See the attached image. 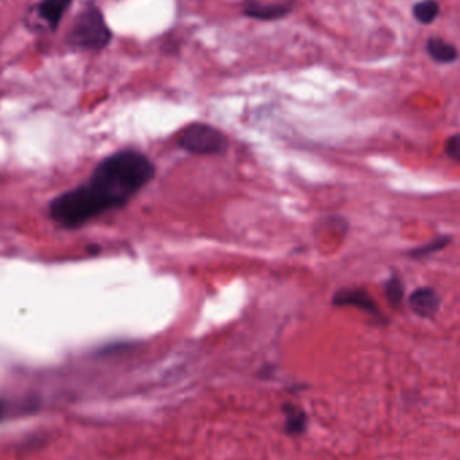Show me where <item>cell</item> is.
<instances>
[{
  "label": "cell",
  "mask_w": 460,
  "mask_h": 460,
  "mask_svg": "<svg viewBox=\"0 0 460 460\" xmlns=\"http://www.w3.org/2000/svg\"><path fill=\"white\" fill-rule=\"evenodd\" d=\"M155 176V164L142 151L121 150L103 159L91 178L58 196L50 217L65 228H79L108 211L124 206Z\"/></svg>",
  "instance_id": "6da1fadb"
},
{
  "label": "cell",
  "mask_w": 460,
  "mask_h": 460,
  "mask_svg": "<svg viewBox=\"0 0 460 460\" xmlns=\"http://www.w3.org/2000/svg\"><path fill=\"white\" fill-rule=\"evenodd\" d=\"M112 40L104 13L93 4L82 9L66 33V46L73 52H101Z\"/></svg>",
  "instance_id": "7a4b0ae2"
},
{
  "label": "cell",
  "mask_w": 460,
  "mask_h": 460,
  "mask_svg": "<svg viewBox=\"0 0 460 460\" xmlns=\"http://www.w3.org/2000/svg\"><path fill=\"white\" fill-rule=\"evenodd\" d=\"M176 145L190 154L214 155L226 151L229 142L224 132L211 124L193 123L178 133Z\"/></svg>",
  "instance_id": "3957f363"
},
{
  "label": "cell",
  "mask_w": 460,
  "mask_h": 460,
  "mask_svg": "<svg viewBox=\"0 0 460 460\" xmlns=\"http://www.w3.org/2000/svg\"><path fill=\"white\" fill-rule=\"evenodd\" d=\"M332 303L337 307H355L359 308L365 313H368L371 316H374L376 319L382 320L383 322V315H382L381 310L378 307V304L376 301L369 295L366 291L361 288H343L340 289L334 298H332Z\"/></svg>",
  "instance_id": "277c9868"
},
{
  "label": "cell",
  "mask_w": 460,
  "mask_h": 460,
  "mask_svg": "<svg viewBox=\"0 0 460 460\" xmlns=\"http://www.w3.org/2000/svg\"><path fill=\"white\" fill-rule=\"evenodd\" d=\"M410 310L421 318H432L440 307L439 293L431 287H421L413 291L409 296Z\"/></svg>",
  "instance_id": "5b68a950"
},
{
  "label": "cell",
  "mask_w": 460,
  "mask_h": 460,
  "mask_svg": "<svg viewBox=\"0 0 460 460\" xmlns=\"http://www.w3.org/2000/svg\"><path fill=\"white\" fill-rule=\"evenodd\" d=\"M73 0H40L34 11L40 22L49 30H57Z\"/></svg>",
  "instance_id": "8992f818"
},
{
  "label": "cell",
  "mask_w": 460,
  "mask_h": 460,
  "mask_svg": "<svg viewBox=\"0 0 460 460\" xmlns=\"http://www.w3.org/2000/svg\"><path fill=\"white\" fill-rule=\"evenodd\" d=\"M292 11V4L286 3H275V4H263V3H253L245 6L244 13L248 18L259 19V21H276L287 16Z\"/></svg>",
  "instance_id": "52a82bcc"
},
{
  "label": "cell",
  "mask_w": 460,
  "mask_h": 460,
  "mask_svg": "<svg viewBox=\"0 0 460 460\" xmlns=\"http://www.w3.org/2000/svg\"><path fill=\"white\" fill-rule=\"evenodd\" d=\"M427 52L432 60L440 64H451L458 58L456 47L442 38H430L427 42Z\"/></svg>",
  "instance_id": "ba28073f"
},
{
  "label": "cell",
  "mask_w": 460,
  "mask_h": 460,
  "mask_svg": "<svg viewBox=\"0 0 460 460\" xmlns=\"http://www.w3.org/2000/svg\"><path fill=\"white\" fill-rule=\"evenodd\" d=\"M449 242H451V238L449 237H437L434 241H430V242H427V244H424L421 247L409 250L408 256L410 259H413V260H421V259L430 257V256H432L434 253L444 249Z\"/></svg>",
  "instance_id": "9c48e42d"
},
{
  "label": "cell",
  "mask_w": 460,
  "mask_h": 460,
  "mask_svg": "<svg viewBox=\"0 0 460 460\" xmlns=\"http://www.w3.org/2000/svg\"><path fill=\"white\" fill-rule=\"evenodd\" d=\"M439 13H440V7H439L437 1H434V0H422L420 3H417L413 9L415 18L422 25L432 23L437 18Z\"/></svg>",
  "instance_id": "30bf717a"
},
{
  "label": "cell",
  "mask_w": 460,
  "mask_h": 460,
  "mask_svg": "<svg viewBox=\"0 0 460 460\" xmlns=\"http://www.w3.org/2000/svg\"><path fill=\"white\" fill-rule=\"evenodd\" d=\"M383 289H385V298L388 299L389 304L393 307H398L404 299V284L401 279L397 275H393L385 283Z\"/></svg>",
  "instance_id": "8fae6325"
},
{
  "label": "cell",
  "mask_w": 460,
  "mask_h": 460,
  "mask_svg": "<svg viewBox=\"0 0 460 460\" xmlns=\"http://www.w3.org/2000/svg\"><path fill=\"white\" fill-rule=\"evenodd\" d=\"M446 154L448 158L460 163V133L451 136L446 143Z\"/></svg>",
  "instance_id": "7c38bea8"
},
{
  "label": "cell",
  "mask_w": 460,
  "mask_h": 460,
  "mask_svg": "<svg viewBox=\"0 0 460 460\" xmlns=\"http://www.w3.org/2000/svg\"><path fill=\"white\" fill-rule=\"evenodd\" d=\"M296 408H295V415H288V421H287V428L292 434H298L304 428V416L303 415H296Z\"/></svg>",
  "instance_id": "4fadbf2b"
}]
</instances>
